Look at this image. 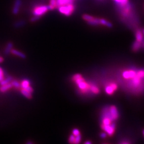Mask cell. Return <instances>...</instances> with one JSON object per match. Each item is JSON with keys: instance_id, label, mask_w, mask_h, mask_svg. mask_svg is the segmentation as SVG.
<instances>
[{"instance_id": "5bb4252c", "label": "cell", "mask_w": 144, "mask_h": 144, "mask_svg": "<svg viewBox=\"0 0 144 144\" xmlns=\"http://www.w3.org/2000/svg\"><path fill=\"white\" fill-rule=\"evenodd\" d=\"M13 48V43L11 42H9L7 43V47L5 48L4 50V54L6 55H8L10 52L11 50Z\"/></svg>"}, {"instance_id": "cb8c5ba5", "label": "cell", "mask_w": 144, "mask_h": 144, "mask_svg": "<svg viewBox=\"0 0 144 144\" xmlns=\"http://www.w3.org/2000/svg\"><path fill=\"white\" fill-rule=\"evenodd\" d=\"M113 1L114 2V4L121 5L125 4L126 3H128L129 1V0H113Z\"/></svg>"}, {"instance_id": "d590c367", "label": "cell", "mask_w": 144, "mask_h": 144, "mask_svg": "<svg viewBox=\"0 0 144 144\" xmlns=\"http://www.w3.org/2000/svg\"><path fill=\"white\" fill-rule=\"evenodd\" d=\"M143 136H144V130H143Z\"/></svg>"}, {"instance_id": "30bf717a", "label": "cell", "mask_w": 144, "mask_h": 144, "mask_svg": "<svg viewBox=\"0 0 144 144\" xmlns=\"http://www.w3.org/2000/svg\"><path fill=\"white\" fill-rule=\"evenodd\" d=\"M57 8L59 6L66 5L70 3H74V0H56Z\"/></svg>"}, {"instance_id": "ffe728a7", "label": "cell", "mask_w": 144, "mask_h": 144, "mask_svg": "<svg viewBox=\"0 0 144 144\" xmlns=\"http://www.w3.org/2000/svg\"><path fill=\"white\" fill-rule=\"evenodd\" d=\"M12 80V77L11 76H8L6 77L5 79H4L1 82H0V84H1V85L7 84L11 82Z\"/></svg>"}, {"instance_id": "d6a6232c", "label": "cell", "mask_w": 144, "mask_h": 144, "mask_svg": "<svg viewBox=\"0 0 144 144\" xmlns=\"http://www.w3.org/2000/svg\"><path fill=\"white\" fill-rule=\"evenodd\" d=\"M25 89V90H26L27 91H28L29 92H30V93H32L33 92V89L31 87V86H28V87H27L26 88H25V89Z\"/></svg>"}, {"instance_id": "3957f363", "label": "cell", "mask_w": 144, "mask_h": 144, "mask_svg": "<svg viewBox=\"0 0 144 144\" xmlns=\"http://www.w3.org/2000/svg\"><path fill=\"white\" fill-rule=\"evenodd\" d=\"M59 12L66 16H70L74 12L75 9V6L74 3H70L66 5L59 6L58 8Z\"/></svg>"}, {"instance_id": "8d00e7d4", "label": "cell", "mask_w": 144, "mask_h": 144, "mask_svg": "<svg viewBox=\"0 0 144 144\" xmlns=\"http://www.w3.org/2000/svg\"><path fill=\"white\" fill-rule=\"evenodd\" d=\"M100 1H103V0H100Z\"/></svg>"}, {"instance_id": "44dd1931", "label": "cell", "mask_w": 144, "mask_h": 144, "mask_svg": "<svg viewBox=\"0 0 144 144\" xmlns=\"http://www.w3.org/2000/svg\"><path fill=\"white\" fill-rule=\"evenodd\" d=\"M21 93L23 94V95L26 97L27 98H32V95H31V93L29 92L28 91H27L26 90L22 88L21 89Z\"/></svg>"}, {"instance_id": "e575fe53", "label": "cell", "mask_w": 144, "mask_h": 144, "mask_svg": "<svg viewBox=\"0 0 144 144\" xmlns=\"http://www.w3.org/2000/svg\"><path fill=\"white\" fill-rule=\"evenodd\" d=\"M85 144H91V142L90 141H88L85 142Z\"/></svg>"}, {"instance_id": "9c48e42d", "label": "cell", "mask_w": 144, "mask_h": 144, "mask_svg": "<svg viewBox=\"0 0 144 144\" xmlns=\"http://www.w3.org/2000/svg\"><path fill=\"white\" fill-rule=\"evenodd\" d=\"M136 41L142 43L143 41V35L141 31L137 28L136 30Z\"/></svg>"}, {"instance_id": "7402d4cb", "label": "cell", "mask_w": 144, "mask_h": 144, "mask_svg": "<svg viewBox=\"0 0 144 144\" xmlns=\"http://www.w3.org/2000/svg\"><path fill=\"white\" fill-rule=\"evenodd\" d=\"M30 81L28 80H24L21 82L20 86L23 89H25L27 87H28L30 85Z\"/></svg>"}, {"instance_id": "2e32d148", "label": "cell", "mask_w": 144, "mask_h": 144, "mask_svg": "<svg viewBox=\"0 0 144 144\" xmlns=\"http://www.w3.org/2000/svg\"><path fill=\"white\" fill-rule=\"evenodd\" d=\"M11 52L13 54L15 55V56H18L21 58H26V56L25 54L23 53H22L18 50H17L16 49H12L11 51Z\"/></svg>"}, {"instance_id": "f546056e", "label": "cell", "mask_w": 144, "mask_h": 144, "mask_svg": "<svg viewBox=\"0 0 144 144\" xmlns=\"http://www.w3.org/2000/svg\"><path fill=\"white\" fill-rule=\"evenodd\" d=\"M80 134V132L79 130L77 129H74L73 130V135L75 136H76L77 135H79Z\"/></svg>"}, {"instance_id": "277c9868", "label": "cell", "mask_w": 144, "mask_h": 144, "mask_svg": "<svg viewBox=\"0 0 144 144\" xmlns=\"http://www.w3.org/2000/svg\"><path fill=\"white\" fill-rule=\"evenodd\" d=\"M73 80L75 81L80 89L83 92H86L89 89V85L83 79L81 75L76 74L74 75Z\"/></svg>"}, {"instance_id": "603a6c76", "label": "cell", "mask_w": 144, "mask_h": 144, "mask_svg": "<svg viewBox=\"0 0 144 144\" xmlns=\"http://www.w3.org/2000/svg\"><path fill=\"white\" fill-rule=\"evenodd\" d=\"M94 18H95V17H93V16L89 15H88V14H84L82 16V18L87 21H90V20H92Z\"/></svg>"}, {"instance_id": "52a82bcc", "label": "cell", "mask_w": 144, "mask_h": 144, "mask_svg": "<svg viewBox=\"0 0 144 144\" xmlns=\"http://www.w3.org/2000/svg\"><path fill=\"white\" fill-rule=\"evenodd\" d=\"M108 107V111L112 120L114 121L117 120L119 117V113L117 108L115 106H110Z\"/></svg>"}, {"instance_id": "1f68e13d", "label": "cell", "mask_w": 144, "mask_h": 144, "mask_svg": "<svg viewBox=\"0 0 144 144\" xmlns=\"http://www.w3.org/2000/svg\"><path fill=\"white\" fill-rule=\"evenodd\" d=\"M109 84L111 85V87L113 88V89L116 91V90L118 89V85L116 84L115 83H114V82H112V83H110Z\"/></svg>"}, {"instance_id": "4fadbf2b", "label": "cell", "mask_w": 144, "mask_h": 144, "mask_svg": "<svg viewBox=\"0 0 144 144\" xmlns=\"http://www.w3.org/2000/svg\"><path fill=\"white\" fill-rule=\"evenodd\" d=\"M141 47H142V43L136 41L132 45V50L134 51H137L139 50Z\"/></svg>"}, {"instance_id": "8992f818", "label": "cell", "mask_w": 144, "mask_h": 144, "mask_svg": "<svg viewBox=\"0 0 144 144\" xmlns=\"http://www.w3.org/2000/svg\"><path fill=\"white\" fill-rule=\"evenodd\" d=\"M102 129L105 131L107 134H108L109 136H112L116 128V124L113 122L112 124L108 125H102Z\"/></svg>"}, {"instance_id": "e0dca14e", "label": "cell", "mask_w": 144, "mask_h": 144, "mask_svg": "<svg viewBox=\"0 0 144 144\" xmlns=\"http://www.w3.org/2000/svg\"><path fill=\"white\" fill-rule=\"evenodd\" d=\"M48 8L49 10H53L54 9L57 8L56 0H50V4L48 5Z\"/></svg>"}, {"instance_id": "7a4b0ae2", "label": "cell", "mask_w": 144, "mask_h": 144, "mask_svg": "<svg viewBox=\"0 0 144 144\" xmlns=\"http://www.w3.org/2000/svg\"><path fill=\"white\" fill-rule=\"evenodd\" d=\"M114 4L120 20L130 29L138 28L140 20L134 4L130 1L125 4Z\"/></svg>"}, {"instance_id": "8fae6325", "label": "cell", "mask_w": 144, "mask_h": 144, "mask_svg": "<svg viewBox=\"0 0 144 144\" xmlns=\"http://www.w3.org/2000/svg\"><path fill=\"white\" fill-rule=\"evenodd\" d=\"M12 87H13L11 83H9L7 84L2 85V87L0 88V91L2 92H5L10 90V89H11Z\"/></svg>"}, {"instance_id": "6da1fadb", "label": "cell", "mask_w": 144, "mask_h": 144, "mask_svg": "<svg viewBox=\"0 0 144 144\" xmlns=\"http://www.w3.org/2000/svg\"><path fill=\"white\" fill-rule=\"evenodd\" d=\"M122 76L126 81L129 92L138 95L144 91V69L127 68L123 70Z\"/></svg>"}, {"instance_id": "f1b7e54d", "label": "cell", "mask_w": 144, "mask_h": 144, "mask_svg": "<svg viewBox=\"0 0 144 144\" xmlns=\"http://www.w3.org/2000/svg\"><path fill=\"white\" fill-rule=\"evenodd\" d=\"M4 79V74L3 70L1 67H0V82H1Z\"/></svg>"}, {"instance_id": "4316f807", "label": "cell", "mask_w": 144, "mask_h": 144, "mask_svg": "<svg viewBox=\"0 0 144 144\" xmlns=\"http://www.w3.org/2000/svg\"><path fill=\"white\" fill-rule=\"evenodd\" d=\"M81 140V135H79L76 136H75V140H74V143H79L80 142Z\"/></svg>"}, {"instance_id": "74e56055", "label": "cell", "mask_w": 144, "mask_h": 144, "mask_svg": "<svg viewBox=\"0 0 144 144\" xmlns=\"http://www.w3.org/2000/svg\"><path fill=\"white\" fill-rule=\"evenodd\" d=\"M143 33H144V31H143Z\"/></svg>"}, {"instance_id": "5b68a950", "label": "cell", "mask_w": 144, "mask_h": 144, "mask_svg": "<svg viewBox=\"0 0 144 144\" xmlns=\"http://www.w3.org/2000/svg\"><path fill=\"white\" fill-rule=\"evenodd\" d=\"M49 10L48 5H36L32 9V14L33 16L42 17L48 12Z\"/></svg>"}, {"instance_id": "9a60e30c", "label": "cell", "mask_w": 144, "mask_h": 144, "mask_svg": "<svg viewBox=\"0 0 144 144\" xmlns=\"http://www.w3.org/2000/svg\"><path fill=\"white\" fill-rule=\"evenodd\" d=\"M100 25L106 26L108 27V28H112V27H113V25L111 23H110L109 21L106 20V19H103V18H100Z\"/></svg>"}, {"instance_id": "7c38bea8", "label": "cell", "mask_w": 144, "mask_h": 144, "mask_svg": "<svg viewBox=\"0 0 144 144\" xmlns=\"http://www.w3.org/2000/svg\"><path fill=\"white\" fill-rule=\"evenodd\" d=\"M87 23L91 26H98L100 25V18H94L92 20L87 21Z\"/></svg>"}, {"instance_id": "ba28073f", "label": "cell", "mask_w": 144, "mask_h": 144, "mask_svg": "<svg viewBox=\"0 0 144 144\" xmlns=\"http://www.w3.org/2000/svg\"><path fill=\"white\" fill-rule=\"evenodd\" d=\"M22 4L21 0H15L14 5L12 10V13L14 15H18Z\"/></svg>"}, {"instance_id": "d4e9b609", "label": "cell", "mask_w": 144, "mask_h": 144, "mask_svg": "<svg viewBox=\"0 0 144 144\" xmlns=\"http://www.w3.org/2000/svg\"><path fill=\"white\" fill-rule=\"evenodd\" d=\"M90 89L94 93H98L99 92V89L96 85H92L91 86H90Z\"/></svg>"}, {"instance_id": "d6986e66", "label": "cell", "mask_w": 144, "mask_h": 144, "mask_svg": "<svg viewBox=\"0 0 144 144\" xmlns=\"http://www.w3.org/2000/svg\"><path fill=\"white\" fill-rule=\"evenodd\" d=\"M105 91H106V93L108 94V95H112L115 91L113 89V88L111 87V85L109 84V85H107L105 87Z\"/></svg>"}, {"instance_id": "484cf974", "label": "cell", "mask_w": 144, "mask_h": 144, "mask_svg": "<svg viewBox=\"0 0 144 144\" xmlns=\"http://www.w3.org/2000/svg\"><path fill=\"white\" fill-rule=\"evenodd\" d=\"M11 84L12 85V87H15V88H17V89L19 88L20 87V84L16 80L11 81Z\"/></svg>"}, {"instance_id": "ac0fdd59", "label": "cell", "mask_w": 144, "mask_h": 144, "mask_svg": "<svg viewBox=\"0 0 144 144\" xmlns=\"http://www.w3.org/2000/svg\"><path fill=\"white\" fill-rule=\"evenodd\" d=\"M25 25H26V21L24 20H21L15 22L13 24V26L15 27V28H20V27H23Z\"/></svg>"}, {"instance_id": "83f0119b", "label": "cell", "mask_w": 144, "mask_h": 144, "mask_svg": "<svg viewBox=\"0 0 144 144\" xmlns=\"http://www.w3.org/2000/svg\"><path fill=\"white\" fill-rule=\"evenodd\" d=\"M41 17H40V16H34L33 17H32L30 19V21L31 22H35L38 20H40V18H41Z\"/></svg>"}, {"instance_id": "4dcf8cb0", "label": "cell", "mask_w": 144, "mask_h": 144, "mask_svg": "<svg viewBox=\"0 0 144 144\" xmlns=\"http://www.w3.org/2000/svg\"><path fill=\"white\" fill-rule=\"evenodd\" d=\"M75 136H74L73 135H71L69 138V142L71 143H74V140H75Z\"/></svg>"}, {"instance_id": "836d02e7", "label": "cell", "mask_w": 144, "mask_h": 144, "mask_svg": "<svg viewBox=\"0 0 144 144\" xmlns=\"http://www.w3.org/2000/svg\"><path fill=\"white\" fill-rule=\"evenodd\" d=\"M100 137H102V138H105L107 137V134H106V133H105V132H102L100 134Z\"/></svg>"}]
</instances>
